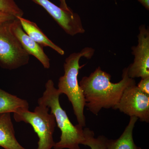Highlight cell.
Masks as SVG:
<instances>
[{"label": "cell", "mask_w": 149, "mask_h": 149, "mask_svg": "<svg viewBox=\"0 0 149 149\" xmlns=\"http://www.w3.org/2000/svg\"><path fill=\"white\" fill-rule=\"evenodd\" d=\"M111 75L99 67L88 76L83 77L79 85L83 91L85 106L97 115L103 109L113 108L119 102L124 90L136 85L135 80L129 77L127 68L123 69L122 79L117 83L111 81Z\"/></svg>", "instance_id": "obj_1"}, {"label": "cell", "mask_w": 149, "mask_h": 149, "mask_svg": "<svg viewBox=\"0 0 149 149\" xmlns=\"http://www.w3.org/2000/svg\"><path fill=\"white\" fill-rule=\"evenodd\" d=\"M45 91L38 100V104H42L51 109V113L55 118L56 123L61 131L59 141L55 143L54 149H80L84 138L83 127L77 124L74 125L70 120L66 112L63 109L59 102L61 94L55 87L52 80L45 84Z\"/></svg>", "instance_id": "obj_2"}, {"label": "cell", "mask_w": 149, "mask_h": 149, "mask_svg": "<svg viewBox=\"0 0 149 149\" xmlns=\"http://www.w3.org/2000/svg\"><path fill=\"white\" fill-rule=\"evenodd\" d=\"M95 49L85 47L79 52L73 53L66 59L63 65L64 73L59 79L58 91L61 94L66 95L70 102L78 124L86 126L84 114L85 100L83 91L78 82V74L82 68L79 64L82 57L91 59L95 54Z\"/></svg>", "instance_id": "obj_3"}, {"label": "cell", "mask_w": 149, "mask_h": 149, "mask_svg": "<svg viewBox=\"0 0 149 149\" xmlns=\"http://www.w3.org/2000/svg\"><path fill=\"white\" fill-rule=\"evenodd\" d=\"M34 112L29 109H20L13 113V118L17 122H24L30 124L39 137L36 149H52L54 146L53 134L56 126L55 118L49 113V108L38 104Z\"/></svg>", "instance_id": "obj_4"}, {"label": "cell", "mask_w": 149, "mask_h": 149, "mask_svg": "<svg viewBox=\"0 0 149 149\" xmlns=\"http://www.w3.org/2000/svg\"><path fill=\"white\" fill-rule=\"evenodd\" d=\"M12 21L0 24V65L9 70L26 65L29 60V55L11 31Z\"/></svg>", "instance_id": "obj_5"}, {"label": "cell", "mask_w": 149, "mask_h": 149, "mask_svg": "<svg viewBox=\"0 0 149 149\" xmlns=\"http://www.w3.org/2000/svg\"><path fill=\"white\" fill-rule=\"evenodd\" d=\"M128 116H135L142 122H149V95L143 93L136 85L124 90L117 104L113 108Z\"/></svg>", "instance_id": "obj_6"}, {"label": "cell", "mask_w": 149, "mask_h": 149, "mask_svg": "<svg viewBox=\"0 0 149 149\" xmlns=\"http://www.w3.org/2000/svg\"><path fill=\"white\" fill-rule=\"evenodd\" d=\"M138 44L132 47L134 61L127 68L129 77L144 78L149 77V30L145 25L139 28Z\"/></svg>", "instance_id": "obj_7"}, {"label": "cell", "mask_w": 149, "mask_h": 149, "mask_svg": "<svg viewBox=\"0 0 149 149\" xmlns=\"http://www.w3.org/2000/svg\"><path fill=\"white\" fill-rule=\"evenodd\" d=\"M32 1L45 9L68 35L74 36L82 31L83 23L78 14L65 10L49 0Z\"/></svg>", "instance_id": "obj_8"}, {"label": "cell", "mask_w": 149, "mask_h": 149, "mask_svg": "<svg viewBox=\"0 0 149 149\" xmlns=\"http://www.w3.org/2000/svg\"><path fill=\"white\" fill-rule=\"evenodd\" d=\"M10 29L27 53L29 55H32L35 56L45 68L49 69L50 67V60L45 53L43 47L32 40L25 33L17 17L11 22Z\"/></svg>", "instance_id": "obj_9"}, {"label": "cell", "mask_w": 149, "mask_h": 149, "mask_svg": "<svg viewBox=\"0 0 149 149\" xmlns=\"http://www.w3.org/2000/svg\"><path fill=\"white\" fill-rule=\"evenodd\" d=\"M0 146L4 149H27L16 139L10 113L0 114Z\"/></svg>", "instance_id": "obj_10"}, {"label": "cell", "mask_w": 149, "mask_h": 149, "mask_svg": "<svg viewBox=\"0 0 149 149\" xmlns=\"http://www.w3.org/2000/svg\"><path fill=\"white\" fill-rule=\"evenodd\" d=\"M17 18L25 33L35 42L42 47H49L61 55L64 54V51L49 40L35 22L22 17Z\"/></svg>", "instance_id": "obj_11"}, {"label": "cell", "mask_w": 149, "mask_h": 149, "mask_svg": "<svg viewBox=\"0 0 149 149\" xmlns=\"http://www.w3.org/2000/svg\"><path fill=\"white\" fill-rule=\"evenodd\" d=\"M138 119L135 116L130 117L128 125L118 139L115 140L107 139V149H141L136 146L133 139V129Z\"/></svg>", "instance_id": "obj_12"}, {"label": "cell", "mask_w": 149, "mask_h": 149, "mask_svg": "<svg viewBox=\"0 0 149 149\" xmlns=\"http://www.w3.org/2000/svg\"><path fill=\"white\" fill-rule=\"evenodd\" d=\"M28 102L0 88V114L15 113L20 109H29Z\"/></svg>", "instance_id": "obj_13"}, {"label": "cell", "mask_w": 149, "mask_h": 149, "mask_svg": "<svg viewBox=\"0 0 149 149\" xmlns=\"http://www.w3.org/2000/svg\"><path fill=\"white\" fill-rule=\"evenodd\" d=\"M85 140L83 145L90 147L91 149H107V139L103 136L95 137V133L90 128H83Z\"/></svg>", "instance_id": "obj_14"}, {"label": "cell", "mask_w": 149, "mask_h": 149, "mask_svg": "<svg viewBox=\"0 0 149 149\" xmlns=\"http://www.w3.org/2000/svg\"><path fill=\"white\" fill-rule=\"evenodd\" d=\"M0 12L9 14L16 17H22L24 15L15 0H0Z\"/></svg>", "instance_id": "obj_15"}, {"label": "cell", "mask_w": 149, "mask_h": 149, "mask_svg": "<svg viewBox=\"0 0 149 149\" xmlns=\"http://www.w3.org/2000/svg\"><path fill=\"white\" fill-rule=\"evenodd\" d=\"M137 87L141 92L149 95V77L141 78Z\"/></svg>", "instance_id": "obj_16"}, {"label": "cell", "mask_w": 149, "mask_h": 149, "mask_svg": "<svg viewBox=\"0 0 149 149\" xmlns=\"http://www.w3.org/2000/svg\"><path fill=\"white\" fill-rule=\"evenodd\" d=\"M16 17L9 14L0 12V24L14 20Z\"/></svg>", "instance_id": "obj_17"}, {"label": "cell", "mask_w": 149, "mask_h": 149, "mask_svg": "<svg viewBox=\"0 0 149 149\" xmlns=\"http://www.w3.org/2000/svg\"><path fill=\"white\" fill-rule=\"evenodd\" d=\"M58 1L60 2V8L67 11L70 12L72 11L67 4L65 0H58Z\"/></svg>", "instance_id": "obj_18"}, {"label": "cell", "mask_w": 149, "mask_h": 149, "mask_svg": "<svg viewBox=\"0 0 149 149\" xmlns=\"http://www.w3.org/2000/svg\"><path fill=\"white\" fill-rule=\"evenodd\" d=\"M147 10H149V0H137Z\"/></svg>", "instance_id": "obj_19"}, {"label": "cell", "mask_w": 149, "mask_h": 149, "mask_svg": "<svg viewBox=\"0 0 149 149\" xmlns=\"http://www.w3.org/2000/svg\"><path fill=\"white\" fill-rule=\"evenodd\" d=\"M121 1H124V0H121Z\"/></svg>", "instance_id": "obj_20"}]
</instances>
